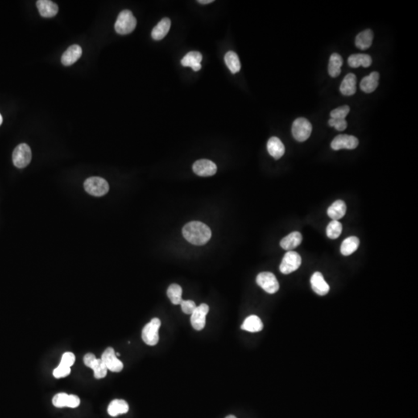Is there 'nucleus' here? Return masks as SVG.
<instances>
[{
  "mask_svg": "<svg viewBox=\"0 0 418 418\" xmlns=\"http://www.w3.org/2000/svg\"><path fill=\"white\" fill-rule=\"evenodd\" d=\"M182 233L188 242L195 246L204 245L212 237L210 228L203 222L198 221L186 224L182 229Z\"/></svg>",
  "mask_w": 418,
  "mask_h": 418,
  "instance_id": "obj_1",
  "label": "nucleus"
},
{
  "mask_svg": "<svg viewBox=\"0 0 418 418\" xmlns=\"http://www.w3.org/2000/svg\"><path fill=\"white\" fill-rule=\"evenodd\" d=\"M137 19L130 10H125L119 14L115 23V30L119 34L126 35L135 30Z\"/></svg>",
  "mask_w": 418,
  "mask_h": 418,
  "instance_id": "obj_2",
  "label": "nucleus"
},
{
  "mask_svg": "<svg viewBox=\"0 0 418 418\" xmlns=\"http://www.w3.org/2000/svg\"><path fill=\"white\" fill-rule=\"evenodd\" d=\"M84 188L89 195L96 197H101L106 195L109 190L108 182L100 177H92L87 179L84 181Z\"/></svg>",
  "mask_w": 418,
  "mask_h": 418,
  "instance_id": "obj_3",
  "label": "nucleus"
},
{
  "mask_svg": "<svg viewBox=\"0 0 418 418\" xmlns=\"http://www.w3.org/2000/svg\"><path fill=\"white\" fill-rule=\"evenodd\" d=\"M161 325V321L159 318H153L148 324L145 325L142 331V338L146 345L154 346L159 341V327Z\"/></svg>",
  "mask_w": 418,
  "mask_h": 418,
  "instance_id": "obj_4",
  "label": "nucleus"
},
{
  "mask_svg": "<svg viewBox=\"0 0 418 418\" xmlns=\"http://www.w3.org/2000/svg\"><path fill=\"white\" fill-rule=\"evenodd\" d=\"M32 153L30 146L26 143H21L14 149L13 153V164L18 168H24L31 161Z\"/></svg>",
  "mask_w": 418,
  "mask_h": 418,
  "instance_id": "obj_5",
  "label": "nucleus"
},
{
  "mask_svg": "<svg viewBox=\"0 0 418 418\" xmlns=\"http://www.w3.org/2000/svg\"><path fill=\"white\" fill-rule=\"evenodd\" d=\"M312 132L311 122L305 118H299L295 120L292 126V134L299 142L307 140Z\"/></svg>",
  "mask_w": 418,
  "mask_h": 418,
  "instance_id": "obj_6",
  "label": "nucleus"
},
{
  "mask_svg": "<svg viewBox=\"0 0 418 418\" xmlns=\"http://www.w3.org/2000/svg\"><path fill=\"white\" fill-rule=\"evenodd\" d=\"M301 264V257L295 251H288L283 257L279 270L283 274H289L295 272Z\"/></svg>",
  "mask_w": 418,
  "mask_h": 418,
  "instance_id": "obj_7",
  "label": "nucleus"
},
{
  "mask_svg": "<svg viewBox=\"0 0 418 418\" xmlns=\"http://www.w3.org/2000/svg\"><path fill=\"white\" fill-rule=\"evenodd\" d=\"M257 283L266 293L273 295L278 292L279 288V282L275 275L270 272H262L258 274Z\"/></svg>",
  "mask_w": 418,
  "mask_h": 418,
  "instance_id": "obj_8",
  "label": "nucleus"
},
{
  "mask_svg": "<svg viewBox=\"0 0 418 418\" xmlns=\"http://www.w3.org/2000/svg\"><path fill=\"white\" fill-rule=\"evenodd\" d=\"M209 311L208 304H201L196 308L193 313L191 314V325L195 330L201 331L205 326L206 323V315Z\"/></svg>",
  "mask_w": 418,
  "mask_h": 418,
  "instance_id": "obj_9",
  "label": "nucleus"
},
{
  "mask_svg": "<svg viewBox=\"0 0 418 418\" xmlns=\"http://www.w3.org/2000/svg\"><path fill=\"white\" fill-rule=\"evenodd\" d=\"M193 171L200 177H210L216 175L217 166L212 160L206 159H199L193 164Z\"/></svg>",
  "mask_w": 418,
  "mask_h": 418,
  "instance_id": "obj_10",
  "label": "nucleus"
},
{
  "mask_svg": "<svg viewBox=\"0 0 418 418\" xmlns=\"http://www.w3.org/2000/svg\"><path fill=\"white\" fill-rule=\"evenodd\" d=\"M101 359L105 363L108 370L115 372V373H119V372L122 371V369H123V364L117 358L114 349L111 347L105 349V352L102 353Z\"/></svg>",
  "mask_w": 418,
  "mask_h": 418,
  "instance_id": "obj_11",
  "label": "nucleus"
},
{
  "mask_svg": "<svg viewBox=\"0 0 418 418\" xmlns=\"http://www.w3.org/2000/svg\"><path fill=\"white\" fill-rule=\"evenodd\" d=\"M358 145V140L357 137L345 134L337 136L331 143V146L334 150H339L341 149L353 150L357 148Z\"/></svg>",
  "mask_w": 418,
  "mask_h": 418,
  "instance_id": "obj_12",
  "label": "nucleus"
},
{
  "mask_svg": "<svg viewBox=\"0 0 418 418\" xmlns=\"http://www.w3.org/2000/svg\"><path fill=\"white\" fill-rule=\"evenodd\" d=\"M311 284L313 291L320 296L326 295L330 291V287L320 272H315L311 276Z\"/></svg>",
  "mask_w": 418,
  "mask_h": 418,
  "instance_id": "obj_13",
  "label": "nucleus"
},
{
  "mask_svg": "<svg viewBox=\"0 0 418 418\" xmlns=\"http://www.w3.org/2000/svg\"><path fill=\"white\" fill-rule=\"evenodd\" d=\"M37 6L40 16L45 18L55 17L57 13H59L58 5L50 0H38Z\"/></svg>",
  "mask_w": 418,
  "mask_h": 418,
  "instance_id": "obj_14",
  "label": "nucleus"
},
{
  "mask_svg": "<svg viewBox=\"0 0 418 418\" xmlns=\"http://www.w3.org/2000/svg\"><path fill=\"white\" fill-rule=\"evenodd\" d=\"M82 55V49L79 45L71 46L66 50L61 57V63L64 66H70L75 64Z\"/></svg>",
  "mask_w": 418,
  "mask_h": 418,
  "instance_id": "obj_15",
  "label": "nucleus"
},
{
  "mask_svg": "<svg viewBox=\"0 0 418 418\" xmlns=\"http://www.w3.org/2000/svg\"><path fill=\"white\" fill-rule=\"evenodd\" d=\"M201 60H202V55L201 53L198 51H191L182 59L180 62L184 67H190L195 72H198L201 68Z\"/></svg>",
  "mask_w": 418,
  "mask_h": 418,
  "instance_id": "obj_16",
  "label": "nucleus"
},
{
  "mask_svg": "<svg viewBox=\"0 0 418 418\" xmlns=\"http://www.w3.org/2000/svg\"><path fill=\"white\" fill-rule=\"evenodd\" d=\"M357 76L353 73H349L344 78L340 85V92L345 96H353L357 92Z\"/></svg>",
  "mask_w": 418,
  "mask_h": 418,
  "instance_id": "obj_17",
  "label": "nucleus"
},
{
  "mask_svg": "<svg viewBox=\"0 0 418 418\" xmlns=\"http://www.w3.org/2000/svg\"><path fill=\"white\" fill-rule=\"evenodd\" d=\"M267 150L274 159H278L285 153V147L281 140L278 137H271L267 143Z\"/></svg>",
  "mask_w": 418,
  "mask_h": 418,
  "instance_id": "obj_18",
  "label": "nucleus"
},
{
  "mask_svg": "<svg viewBox=\"0 0 418 418\" xmlns=\"http://www.w3.org/2000/svg\"><path fill=\"white\" fill-rule=\"evenodd\" d=\"M379 74L378 72H372L370 75L362 79L360 83V88L366 93H371L374 92L379 85Z\"/></svg>",
  "mask_w": 418,
  "mask_h": 418,
  "instance_id": "obj_19",
  "label": "nucleus"
},
{
  "mask_svg": "<svg viewBox=\"0 0 418 418\" xmlns=\"http://www.w3.org/2000/svg\"><path fill=\"white\" fill-rule=\"evenodd\" d=\"M302 242V236L299 232H293L288 236L282 239L280 246L283 250L292 251V250L300 246Z\"/></svg>",
  "mask_w": 418,
  "mask_h": 418,
  "instance_id": "obj_20",
  "label": "nucleus"
},
{
  "mask_svg": "<svg viewBox=\"0 0 418 418\" xmlns=\"http://www.w3.org/2000/svg\"><path fill=\"white\" fill-rule=\"evenodd\" d=\"M171 20L168 18H163V20L159 21L158 25L153 29L151 32V36L153 39L155 40H160L163 38H165L167 33L169 32L170 28H171Z\"/></svg>",
  "mask_w": 418,
  "mask_h": 418,
  "instance_id": "obj_21",
  "label": "nucleus"
},
{
  "mask_svg": "<svg viewBox=\"0 0 418 418\" xmlns=\"http://www.w3.org/2000/svg\"><path fill=\"white\" fill-rule=\"evenodd\" d=\"M346 210L347 207L345 203L341 200H338L328 208L327 213L328 217H330L332 220L338 221L345 216Z\"/></svg>",
  "mask_w": 418,
  "mask_h": 418,
  "instance_id": "obj_22",
  "label": "nucleus"
},
{
  "mask_svg": "<svg viewBox=\"0 0 418 418\" xmlns=\"http://www.w3.org/2000/svg\"><path fill=\"white\" fill-rule=\"evenodd\" d=\"M242 330L249 332H259L263 330V324L257 315H250L246 318L241 326Z\"/></svg>",
  "mask_w": 418,
  "mask_h": 418,
  "instance_id": "obj_23",
  "label": "nucleus"
},
{
  "mask_svg": "<svg viewBox=\"0 0 418 418\" xmlns=\"http://www.w3.org/2000/svg\"><path fill=\"white\" fill-rule=\"evenodd\" d=\"M373 32L370 29L359 33L356 38V46L360 50H367L373 43Z\"/></svg>",
  "mask_w": 418,
  "mask_h": 418,
  "instance_id": "obj_24",
  "label": "nucleus"
},
{
  "mask_svg": "<svg viewBox=\"0 0 418 418\" xmlns=\"http://www.w3.org/2000/svg\"><path fill=\"white\" fill-rule=\"evenodd\" d=\"M129 411V404L124 399H114L109 403L108 413L112 417L126 414Z\"/></svg>",
  "mask_w": 418,
  "mask_h": 418,
  "instance_id": "obj_25",
  "label": "nucleus"
},
{
  "mask_svg": "<svg viewBox=\"0 0 418 418\" xmlns=\"http://www.w3.org/2000/svg\"><path fill=\"white\" fill-rule=\"evenodd\" d=\"M371 57L370 55H364V54H357V55H351L348 59V64L352 68H357L362 66L364 68H368L372 64Z\"/></svg>",
  "mask_w": 418,
  "mask_h": 418,
  "instance_id": "obj_26",
  "label": "nucleus"
},
{
  "mask_svg": "<svg viewBox=\"0 0 418 418\" xmlns=\"http://www.w3.org/2000/svg\"><path fill=\"white\" fill-rule=\"evenodd\" d=\"M343 64V59L341 55L337 53L332 54L330 57V60L328 63V74L331 77L336 78L341 74V68Z\"/></svg>",
  "mask_w": 418,
  "mask_h": 418,
  "instance_id": "obj_27",
  "label": "nucleus"
},
{
  "mask_svg": "<svg viewBox=\"0 0 418 418\" xmlns=\"http://www.w3.org/2000/svg\"><path fill=\"white\" fill-rule=\"evenodd\" d=\"M359 239L356 237L345 239L341 245V253L344 256H349L357 251L359 246Z\"/></svg>",
  "mask_w": 418,
  "mask_h": 418,
  "instance_id": "obj_28",
  "label": "nucleus"
},
{
  "mask_svg": "<svg viewBox=\"0 0 418 418\" xmlns=\"http://www.w3.org/2000/svg\"><path fill=\"white\" fill-rule=\"evenodd\" d=\"M225 64L227 65L230 72L233 74L237 73L241 69L239 59L237 53L234 51H229L225 56Z\"/></svg>",
  "mask_w": 418,
  "mask_h": 418,
  "instance_id": "obj_29",
  "label": "nucleus"
},
{
  "mask_svg": "<svg viewBox=\"0 0 418 418\" xmlns=\"http://www.w3.org/2000/svg\"><path fill=\"white\" fill-rule=\"evenodd\" d=\"M167 297L171 300V303L175 305L180 304L182 300V288L179 284L173 283L167 289Z\"/></svg>",
  "mask_w": 418,
  "mask_h": 418,
  "instance_id": "obj_30",
  "label": "nucleus"
},
{
  "mask_svg": "<svg viewBox=\"0 0 418 418\" xmlns=\"http://www.w3.org/2000/svg\"><path fill=\"white\" fill-rule=\"evenodd\" d=\"M342 232V225L341 222L336 220H332L327 226V237L331 239H336L338 238Z\"/></svg>",
  "mask_w": 418,
  "mask_h": 418,
  "instance_id": "obj_31",
  "label": "nucleus"
},
{
  "mask_svg": "<svg viewBox=\"0 0 418 418\" xmlns=\"http://www.w3.org/2000/svg\"><path fill=\"white\" fill-rule=\"evenodd\" d=\"M91 369L94 370V376L96 379H102L107 374V367L101 358H96Z\"/></svg>",
  "mask_w": 418,
  "mask_h": 418,
  "instance_id": "obj_32",
  "label": "nucleus"
},
{
  "mask_svg": "<svg viewBox=\"0 0 418 418\" xmlns=\"http://www.w3.org/2000/svg\"><path fill=\"white\" fill-rule=\"evenodd\" d=\"M68 398V394H65V393H60V394H56L53 398V404L55 407H59V408L67 407Z\"/></svg>",
  "mask_w": 418,
  "mask_h": 418,
  "instance_id": "obj_33",
  "label": "nucleus"
},
{
  "mask_svg": "<svg viewBox=\"0 0 418 418\" xmlns=\"http://www.w3.org/2000/svg\"><path fill=\"white\" fill-rule=\"evenodd\" d=\"M350 108L348 105H343L341 107L335 109L331 112V117L332 119H345L347 115L349 114Z\"/></svg>",
  "mask_w": 418,
  "mask_h": 418,
  "instance_id": "obj_34",
  "label": "nucleus"
},
{
  "mask_svg": "<svg viewBox=\"0 0 418 418\" xmlns=\"http://www.w3.org/2000/svg\"><path fill=\"white\" fill-rule=\"evenodd\" d=\"M328 124L329 126L336 128L338 131H344L347 127L346 120L343 119H331Z\"/></svg>",
  "mask_w": 418,
  "mask_h": 418,
  "instance_id": "obj_35",
  "label": "nucleus"
},
{
  "mask_svg": "<svg viewBox=\"0 0 418 418\" xmlns=\"http://www.w3.org/2000/svg\"><path fill=\"white\" fill-rule=\"evenodd\" d=\"M180 306H181L182 311L187 315H191L197 308L195 302L190 300H182Z\"/></svg>",
  "mask_w": 418,
  "mask_h": 418,
  "instance_id": "obj_36",
  "label": "nucleus"
},
{
  "mask_svg": "<svg viewBox=\"0 0 418 418\" xmlns=\"http://www.w3.org/2000/svg\"><path fill=\"white\" fill-rule=\"evenodd\" d=\"M71 373V368L67 367V366H63V365H59L58 367L54 370L53 374L55 376V378H62L69 375Z\"/></svg>",
  "mask_w": 418,
  "mask_h": 418,
  "instance_id": "obj_37",
  "label": "nucleus"
},
{
  "mask_svg": "<svg viewBox=\"0 0 418 418\" xmlns=\"http://www.w3.org/2000/svg\"><path fill=\"white\" fill-rule=\"evenodd\" d=\"M75 357L72 353H65L62 356L60 365L71 368L75 363Z\"/></svg>",
  "mask_w": 418,
  "mask_h": 418,
  "instance_id": "obj_38",
  "label": "nucleus"
},
{
  "mask_svg": "<svg viewBox=\"0 0 418 418\" xmlns=\"http://www.w3.org/2000/svg\"><path fill=\"white\" fill-rule=\"evenodd\" d=\"M79 404H80V399L78 396L68 395L67 407L75 408V407H79Z\"/></svg>",
  "mask_w": 418,
  "mask_h": 418,
  "instance_id": "obj_39",
  "label": "nucleus"
},
{
  "mask_svg": "<svg viewBox=\"0 0 418 418\" xmlns=\"http://www.w3.org/2000/svg\"><path fill=\"white\" fill-rule=\"evenodd\" d=\"M96 359V357H95L94 354L88 353V354L84 356V358H83V361H84V363L85 366H88V367L89 368H92V365L94 363Z\"/></svg>",
  "mask_w": 418,
  "mask_h": 418,
  "instance_id": "obj_40",
  "label": "nucleus"
},
{
  "mask_svg": "<svg viewBox=\"0 0 418 418\" xmlns=\"http://www.w3.org/2000/svg\"><path fill=\"white\" fill-rule=\"evenodd\" d=\"M198 2L201 4H208L213 2V0H199Z\"/></svg>",
  "mask_w": 418,
  "mask_h": 418,
  "instance_id": "obj_41",
  "label": "nucleus"
},
{
  "mask_svg": "<svg viewBox=\"0 0 418 418\" xmlns=\"http://www.w3.org/2000/svg\"><path fill=\"white\" fill-rule=\"evenodd\" d=\"M225 418H237V417L234 416V415H229V416L226 417Z\"/></svg>",
  "mask_w": 418,
  "mask_h": 418,
  "instance_id": "obj_42",
  "label": "nucleus"
},
{
  "mask_svg": "<svg viewBox=\"0 0 418 418\" xmlns=\"http://www.w3.org/2000/svg\"><path fill=\"white\" fill-rule=\"evenodd\" d=\"M2 116H1V114H0V126H1V124H2Z\"/></svg>",
  "mask_w": 418,
  "mask_h": 418,
  "instance_id": "obj_43",
  "label": "nucleus"
}]
</instances>
